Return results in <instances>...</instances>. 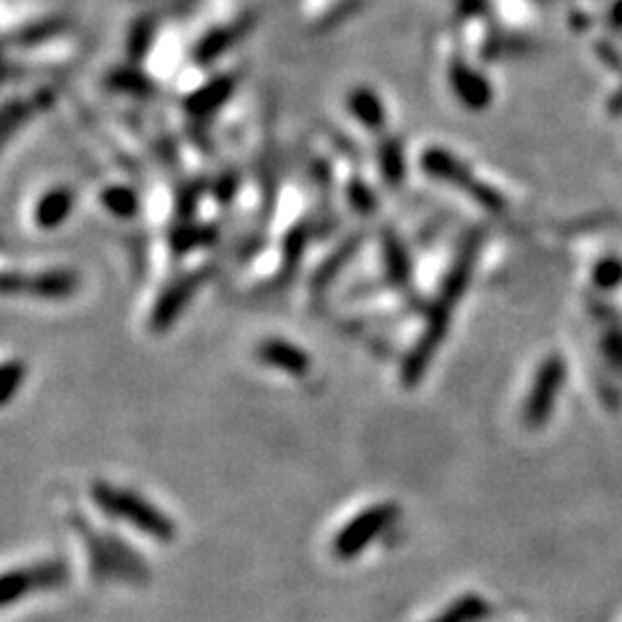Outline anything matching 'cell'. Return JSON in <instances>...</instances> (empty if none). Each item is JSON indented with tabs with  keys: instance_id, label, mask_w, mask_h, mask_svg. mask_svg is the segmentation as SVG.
<instances>
[{
	"instance_id": "1",
	"label": "cell",
	"mask_w": 622,
	"mask_h": 622,
	"mask_svg": "<svg viewBox=\"0 0 622 622\" xmlns=\"http://www.w3.org/2000/svg\"><path fill=\"white\" fill-rule=\"evenodd\" d=\"M484 233L473 231L464 240V245L459 247L457 256L447 270V275L441 284V291H438L436 300L431 302L427 325H424L420 339L415 341L411 353L406 355L404 364H401V383L406 388H415L417 383L422 381L424 374L429 371V364L434 362L438 348L447 337V330H450L454 309L468 291L470 279H473V270L477 263V256H480Z\"/></svg>"
},
{
	"instance_id": "2",
	"label": "cell",
	"mask_w": 622,
	"mask_h": 622,
	"mask_svg": "<svg viewBox=\"0 0 622 622\" xmlns=\"http://www.w3.org/2000/svg\"><path fill=\"white\" fill-rule=\"evenodd\" d=\"M93 500L102 512L130 523V526L150 535L157 542L169 544L176 540V523L169 519V514H164L136 491L97 482L93 487Z\"/></svg>"
},
{
	"instance_id": "3",
	"label": "cell",
	"mask_w": 622,
	"mask_h": 622,
	"mask_svg": "<svg viewBox=\"0 0 622 622\" xmlns=\"http://www.w3.org/2000/svg\"><path fill=\"white\" fill-rule=\"evenodd\" d=\"M422 171H427L431 178L450 182V185L464 189L466 194L473 196V199L480 203L491 212H500L505 208L503 196H500L496 189H491L484 185V182L477 180L473 173H470L468 166L461 162L459 157H454L450 150L445 148H429L424 150L420 157Z\"/></svg>"
},
{
	"instance_id": "4",
	"label": "cell",
	"mask_w": 622,
	"mask_h": 622,
	"mask_svg": "<svg viewBox=\"0 0 622 622\" xmlns=\"http://www.w3.org/2000/svg\"><path fill=\"white\" fill-rule=\"evenodd\" d=\"M397 517L399 505L394 503H376L367 507L339 530L335 542H332V551L339 560L358 558L369 544H374L397 521Z\"/></svg>"
},
{
	"instance_id": "5",
	"label": "cell",
	"mask_w": 622,
	"mask_h": 622,
	"mask_svg": "<svg viewBox=\"0 0 622 622\" xmlns=\"http://www.w3.org/2000/svg\"><path fill=\"white\" fill-rule=\"evenodd\" d=\"M79 275L65 268H53L24 275V272H5L3 293L5 295H30L40 300H65L79 291Z\"/></svg>"
},
{
	"instance_id": "6",
	"label": "cell",
	"mask_w": 622,
	"mask_h": 622,
	"mask_svg": "<svg viewBox=\"0 0 622 622\" xmlns=\"http://www.w3.org/2000/svg\"><path fill=\"white\" fill-rule=\"evenodd\" d=\"M565 362L558 355H551L546 358L540 369H537L533 388L526 399V406H523V420H526L528 427L540 429L544 427V422L549 420L553 408H556L558 394L563 390L565 383Z\"/></svg>"
},
{
	"instance_id": "7",
	"label": "cell",
	"mask_w": 622,
	"mask_h": 622,
	"mask_svg": "<svg viewBox=\"0 0 622 622\" xmlns=\"http://www.w3.org/2000/svg\"><path fill=\"white\" fill-rule=\"evenodd\" d=\"M65 581L67 565L63 560H44V563L21 567V570H10L3 576V583H0V602H3V606H10L30 593L58 588Z\"/></svg>"
},
{
	"instance_id": "8",
	"label": "cell",
	"mask_w": 622,
	"mask_h": 622,
	"mask_svg": "<svg viewBox=\"0 0 622 622\" xmlns=\"http://www.w3.org/2000/svg\"><path fill=\"white\" fill-rule=\"evenodd\" d=\"M208 279H210V270L199 268L194 272H187V275H182L176 279V282L169 284V288L159 295L153 307V316H150L153 328L157 332L169 330L171 325L178 321L182 311L189 307V302L194 300V295L199 293V288L206 286Z\"/></svg>"
},
{
	"instance_id": "9",
	"label": "cell",
	"mask_w": 622,
	"mask_h": 622,
	"mask_svg": "<svg viewBox=\"0 0 622 622\" xmlns=\"http://www.w3.org/2000/svg\"><path fill=\"white\" fill-rule=\"evenodd\" d=\"M259 358L268 364V367H275L279 371H284L288 376H305L309 374V355L302 351L300 346H295L293 341L270 337L265 339L259 346Z\"/></svg>"
},
{
	"instance_id": "10",
	"label": "cell",
	"mask_w": 622,
	"mask_h": 622,
	"mask_svg": "<svg viewBox=\"0 0 622 622\" xmlns=\"http://www.w3.org/2000/svg\"><path fill=\"white\" fill-rule=\"evenodd\" d=\"M74 203H77V194L70 187H53L49 192L40 196L35 206V226L42 231H53L63 226L70 219Z\"/></svg>"
},
{
	"instance_id": "11",
	"label": "cell",
	"mask_w": 622,
	"mask_h": 622,
	"mask_svg": "<svg viewBox=\"0 0 622 622\" xmlns=\"http://www.w3.org/2000/svg\"><path fill=\"white\" fill-rule=\"evenodd\" d=\"M348 113L358 120L367 132H381L388 125V113H385V104L381 95L369 86L353 88L346 97Z\"/></svg>"
},
{
	"instance_id": "12",
	"label": "cell",
	"mask_w": 622,
	"mask_h": 622,
	"mask_svg": "<svg viewBox=\"0 0 622 622\" xmlns=\"http://www.w3.org/2000/svg\"><path fill=\"white\" fill-rule=\"evenodd\" d=\"M245 28H247V21H238V24H233V26H217V28L208 30V33L203 35L201 40L196 42V47L192 49L194 63L201 67H208L215 63L219 56H224L226 51H231L235 44L240 42Z\"/></svg>"
},
{
	"instance_id": "13",
	"label": "cell",
	"mask_w": 622,
	"mask_h": 622,
	"mask_svg": "<svg viewBox=\"0 0 622 622\" xmlns=\"http://www.w3.org/2000/svg\"><path fill=\"white\" fill-rule=\"evenodd\" d=\"M450 86L454 95L466 106H470V109H482L491 100V88L487 79L475 70H470L468 65L459 63V60L450 65Z\"/></svg>"
},
{
	"instance_id": "14",
	"label": "cell",
	"mask_w": 622,
	"mask_h": 622,
	"mask_svg": "<svg viewBox=\"0 0 622 622\" xmlns=\"http://www.w3.org/2000/svg\"><path fill=\"white\" fill-rule=\"evenodd\" d=\"M383 265L385 272H388L390 282L399 288H408L413 282V270H411V259H408L406 245L401 242V238L394 231L383 233Z\"/></svg>"
},
{
	"instance_id": "15",
	"label": "cell",
	"mask_w": 622,
	"mask_h": 622,
	"mask_svg": "<svg viewBox=\"0 0 622 622\" xmlns=\"http://www.w3.org/2000/svg\"><path fill=\"white\" fill-rule=\"evenodd\" d=\"M235 88V77H215L203 83V86L196 90V93L187 100V111L194 113V116H206V113H212L217 106H222L226 100H229L231 93Z\"/></svg>"
},
{
	"instance_id": "16",
	"label": "cell",
	"mask_w": 622,
	"mask_h": 622,
	"mask_svg": "<svg viewBox=\"0 0 622 622\" xmlns=\"http://www.w3.org/2000/svg\"><path fill=\"white\" fill-rule=\"evenodd\" d=\"M378 169L385 182H390L392 187H399L401 180L406 176V153L399 139H383L381 148H378Z\"/></svg>"
},
{
	"instance_id": "17",
	"label": "cell",
	"mask_w": 622,
	"mask_h": 622,
	"mask_svg": "<svg viewBox=\"0 0 622 622\" xmlns=\"http://www.w3.org/2000/svg\"><path fill=\"white\" fill-rule=\"evenodd\" d=\"M67 28V21L60 17H51V19H40L35 24H28L24 28H19L17 33H12L7 37V42H14L17 47H35V44H42L44 40H51L63 33Z\"/></svg>"
},
{
	"instance_id": "18",
	"label": "cell",
	"mask_w": 622,
	"mask_h": 622,
	"mask_svg": "<svg viewBox=\"0 0 622 622\" xmlns=\"http://www.w3.org/2000/svg\"><path fill=\"white\" fill-rule=\"evenodd\" d=\"M489 613V604L477 595H466L431 622H477Z\"/></svg>"
},
{
	"instance_id": "19",
	"label": "cell",
	"mask_w": 622,
	"mask_h": 622,
	"mask_svg": "<svg viewBox=\"0 0 622 622\" xmlns=\"http://www.w3.org/2000/svg\"><path fill=\"white\" fill-rule=\"evenodd\" d=\"M153 42H155V19L141 17L130 28V35H127V58H130L132 63H139V60L148 56Z\"/></svg>"
},
{
	"instance_id": "20",
	"label": "cell",
	"mask_w": 622,
	"mask_h": 622,
	"mask_svg": "<svg viewBox=\"0 0 622 622\" xmlns=\"http://www.w3.org/2000/svg\"><path fill=\"white\" fill-rule=\"evenodd\" d=\"M102 206L109 210L111 215L127 219V217L136 215V210H139V199H136L134 189L123 187V185H111L104 189Z\"/></svg>"
},
{
	"instance_id": "21",
	"label": "cell",
	"mask_w": 622,
	"mask_h": 622,
	"mask_svg": "<svg viewBox=\"0 0 622 622\" xmlns=\"http://www.w3.org/2000/svg\"><path fill=\"white\" fill-rule=\"evenodd\" d=\"M109 86L118 88L120 93H127V95H150V90H153V83H150L148 77H143L141 72L136 70H118L113 72L109 77Z\"/></svg>"
},
{
	"instance_id": "22",
	"label": "cell",
	"mask_w": 622,
	"mask_h": 622,
	"mask_svg": "<svg viewBox=\"0 0 622 622\" xmlns=\"http://www.w3.org/2000/svg\"><path fill=\"white\" fill-rule=\"evenodd\" d=\"M24 381H26V364L19 360L5 362L3 374H0V401H3V406L10 404L14 394L21 390Z\"/></svg>"
},
{
	"instance_id": "23",
	"label": "cell",
	"mask_w": 622,
	"mask_h": 622,
	"mask_svg": "<svg viewBox=\"0 0 622 622\" xmlns=\"http://www.w3.org/2000/svg\"><path fill=\"white\" fill-rule=\"evenodd\" d=\"M212 240V231L206 229V226H182L180 231L173 233L171 238V245L176 247V252H189V249L194 247H201V245H208V242Z\"/></svg>"
},
{
	"instance_id": "24",
	"label": "cell",
	"mask_w": 622,
	"mask_h": 622,
	"mask_svg": "<svg viewBox=\"0 0 622 622\" xmlns=\"http://www.w3.org/2000/svg\"><path fill=\"white\" fill-rule=\"evenodd\" d=\"M355 249H358V240L348 242V245L341 247L335 259H332V256H330V261H325V263H323V268L318 270L316 284H318V286H323V284H328L330 279H335L337 272H339L341 268H344V265L348 263V259H351V256L355 254Z\"/></svg>"
},
{
	"instance_id": "25",
	"label": "cell",
	"mask_w": 622,
	"mask_h": 622,
	"mask_svg": "<svg viewBox=\"0 0 622 622\" xmlns=\"http://www.w3.org/2000/svg\"><path fill=\"white\" fill-rule=\"evenodd\" d=\"M602 351L611 367L622 371V328H616V325H609V328H606L602 339Z\"/></svg>"
},
{
	"instance_id": "26",
	"label": "cell",
	"mask_w": 622,
	"mask_h": 622,
	"mask_svg": "<svg viewBox=\"0 0 622 622\" xmlns=\"http://www.w3.org/2000/svg\"><path fill=\"white\" fill-rule=\"evenodd\" d=\"M622 282V261L618 259H606L597 265L595 270V284L604 291L616 288Z\"/></svg>"
},
{
	"instance_id": "27",
	"label": "cell",
	"mask_w": 622,
	"mask_h": 622,
	"mask_svg": "<svg viewBox=\"0 0 622 622\" xmlns=\"http://www.w3.org/2000/svg\"><path fill=\"white\" fill-rule=\"evenodd\" d=\"M348 199H351L353 206L358 208L360 212H374L376 210L374 192H371L369 185H364V182H360V180L348 182Z\"/></svg>"
}]
</instances>
